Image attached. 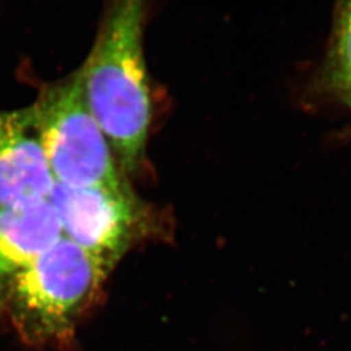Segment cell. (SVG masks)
<instances>
[{
	"mask_svg": "<svg viewBox=\"0 0 351 351\" xmlns=\"http://www.w3.org/2000/svg\"><path fill=\"white\" fill-rule=\"evenodd\" d=\"M49 201L64 237L86 251L107 274L149 230L147 213L128 185L69 188L55 184Z\"/></svg>",
	"mask_w": 351,
	"mask_h": 351,
	"instance_id": "obj_4",
	"label": "cell"
},
{
	"mask_svg": "<svg viewBox=\"0 0 351 351\" xmlns=\"http://www.w3.org/2000/svg\"><path fill=\"white\" fill-rule=\"evenodd\" d=\"M147 0H110L98 36L80 69L88 108L113 156L129 172L145 159L151 125L143 55Z\"/></svg>",
	"mask_w": 351,
	"mask_h": 351,
	"instance_id": "obj_1",
	"label": "cell"
},
{
	"mask_svg": "<svg viewBox=\"0 0 351 351\" xmlns=\"http://www.w3.org/2000/svg\"><path fill=\"white\" fill-rule=\"evenodd\" d=\"M323 77L339 97L351 90V0H336Z\"/></svg>",
	"mask_w": 351,
	"mask_h": 351,
	"instance_id": "obj_7",
	"label": "cell"
},
{
	"mask_svg": "<svg viewBox=\"0 0 351 351\" xmlns=\"http://www.w3.org/2000/svg\"><path fill=\"white\" fill-rule=\"evenodd\" d=\"M55 184L30 110L0 111V208L46 201Z\"/></svg>",
	"mask_w": 351,
	"mask_h": 351,
	"instance_id": "obj_5",
	"label": "cell"
},
{
	"mask_svg": "<svg viewBox=\"0 0 351 351\" xmlns=\"http://www.w3.org/2000/svg\"><path fill=\"white\" fill-rule=\"evenodd\" d=\"M342 98H343V99H345V101H346V103H348V104L350 106L351 108V90L350 91H349V93H346V94H345V95H343Z\"/></svg>",
	"mask_w": 351,
	"mask_h": 351,
	"instance_id": "obj_8",
	"label": "cell"
},
{
	"mask_svg": "<svg viewBox=\"0 0 351 351\" xmlns=\"http://www.w3.org/2000/svg\"><path fill=\"white\" fill-rule=\"evenodd\" d=\"M29 110L56 184L69 188L126 186L88 108L80 71L43 88Z\"/></svg>",
	"mask_w": 351,
	"mask_h": 351,
	"instance_id": "obj_3",
	"label": "cell"
},
{
	"mask_svg": "<svg viewBox=\"0 0 351 351\" xmlns=\"http://www.w3.org/2000/svg\"><path fill=\"white\" fill-rule=\"evenodd\" d=\"M107 272L71 239H59L0 294V311L32 345H64L101 294Z\"/></svg>",
	"mask_w": 351,
	"mask_h": 351,
	"instance_id": "obj_2",
	"label": "cell"
},
{
	"mask_svg": "<svg viewBox=\"0 0 351 351\" xmlns=\"http://www.w3.org/2000/svg\"><path fill=\"white\" fill-rule=\"evenodd\" d=\"M63 237L59 216L49 199L0 208V294Z\"/></svg>",
	"mask_w": 351,
	"mask_h": 351,
	"instance_id": "obj_6",
	"label": "cell"
}]
</instances>
